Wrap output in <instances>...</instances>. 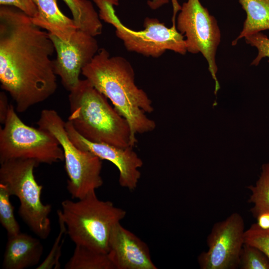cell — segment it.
I'll return each instance as SVG.
<instances>
[{"instance_id":"cell-20","label":"cell","mask_w":269,"mask_h":269,"mask_svg":"<svg viewBox=\"0 0 269 269\" xmlns=\"http://www.w3.org/2000/svg\"><path fill=\"white\" fill-rule=\"evenodd\" d=\"M10 196L5 186L0 183V222L8 236L21 232L19 225L14 214V207L10 202Z\"/></svg>"},{"instance_id":"cell-17","label":"cell","mask_w":269,"mask_h":269,"mask_svg":"<svg viewBox=\"0 0 269 269\" xmlns=\"http://www.w3.org/2000/svg\"><path fill=\"white\" fill-rule=\"evenodd\" d=\"M65 269H115L108 253L76 245Z\"/></svg>"},{"instance_id":"cell-14","label":"cell","mask_w":269,"mask_h":269,"mask_svg":"<svg viewBox=\"0 0 269 269\" xmlns=\"http://www.w3.org/2000/svg\"><path fill=\"white\" fill-rule=\"evenodd\" d=\"M8 238L2 262L4 269H24L38 265L43 252L40 240L20 232Z\"/></svg>"},{"instance_id":"cell-21","label":"cell","mask_w":269,"mask_h":269,"mask_svg":"<svg viewBox=\"0 0 269 269\" xmlns=\"http://www.w3.org/2000/svg\"><path fill=\"white\" fill-rule=\"evenodd\" d=\"M59 232L56 238L54 244L49 254L36 268V269H59L61 267L60 259L62 254V248L64 244L65 237L67 235V228L65 222L57 211Z\"/></svg>"},{"instance_id":"cell-7","label":"cell","mask_w":269,"mask_h":269,"mask_svg":"<svg viewBox=\"0 0 269 269\" xmlns=\"http://www.w3.org/2000/svg\"><path fill=\"white\" fill-rule=\"evenodd\" d=\"M36 124L54 135L63 149L68 177L67 189L72 198H83L103 185L102 160L72 142L66 130L65 122L55 110H42Z\"/></svg>"},{"instance_id":"cell-28","label":"cell","mask_w":269,"mask_h":269,"mask_svg":"<svg viewBox=\"0 0 269 269\" xmlns=\"http://www.w3.org/2000/svg\"><path fill=\"white\" fill-rule=\"evenodd\" d=\"M168 2L169 0H148L147 3L151 9L155 10Z\"/></svg>"},{"instance_id":"cell-8","label":"cell","mask_w":269,"mask_h":269,"mask_svg":"<svg viewBox=\"0 0 269 269\" xmlns=\"http://www.w3.org/2000/svg\"><path fill=\"white\" fill-rule=\"evenodd\" d=\"M3 125L0 128V163L23 159L52 164L64 160L63 149L55 137L39 128L26 125L11 104Z\"/></svg>"},{"instance_id":"cell-27","label":"cell","mask_w":269,"mask_h":269,"mask_svg":"<svg viewBox=\"0 0 269 269\" xmlns=\"http://www.w3.org/2000/svg\"><path fill=\"white\" fill-rule=\"evenodd\" d=\"M257 218L256 224L264 229H269V211L262 212L259 214Z\"/></svg>"},{"instance_id":"cell-2","label":"cell","mask_w":269,"mask_h":269,"mask_svg":"<svg viewBox=\"0 0 269 269\" xmlns=\"http://www.w3.org/2000/svg\"><path fill=\"white\" fill-rule=\"evenodd\" d=\"M81 74L93 86L110 100L115 109L128 122L134 144L136 134L153 131L155 122L145 113L153 111L147 94L135 83V74L130 62L120 56H111L100 48Z\"/></svg>"},{"instance_id":"cell-10","label":"cell","mask_w":269,"mask_h":269,"mask_svg":"<svg viewBox=\"0 0 269 269\" xmlns=\"http://www.w3.org/2000/svg\"><path fill=\"white\" fill-rule=\"evenodd\" d=\"M243 217L234 212L215 223L207 238L208 247L198 257L201 269H235L245 243Z\"/></svg>"},{"instance_id":"cell-4","label":"cell","mask_w":269,"mask_h":269,"mask_svg":"<svg viewBox=\"0 0 269 269\" xmlns=\"http://www.w3.org/2000/svg\"><path fill=\"white\" fill-rule=\"evenodd\" d=\"M61 214L67 235L76 245L108 253V241L113 227L126 216V211L109 201H102L95 191L83 198L61 203Z\"/></svg>"},{"instance_id":"cell-18","label":"cell","mask_w":269,"mask_h":269,"mask_svg":"<svg viewBox=\"0 0 269 269\" xmlns=\"http://www.w3.org/2000/svg\"><path fill=\"white\" fill-rule=\"evenodd\" d=\"M70 9L78 29L91 33L98 22V14L89 0H63Z\"/></svg>"},{"instance_id":"cell-12","label":"cell","mask_w":269,"mask_h":269,"mask_svg":"<svg viewBox=\"0 0 269 269\" xmlns=\"http://www.w3.org/2000/svg\"><path fill=\"white\" fill-rule=\"evenodd\" d=\"M65 129L72 142L78 148L89 151L101 160L114 164L119 171L120 185L130 190H134L140 178L139 168L143 165L142 159L133 150V147H121L105 143L92 142L81 135L69 122H65Z\"/></svg>"},{"instance_id":"cell-22","label":"cell","mask_w":269,"mask_h":269,"mask_svg":"<svg viewBox=\"0 0 269 269\" xmlns=\"http://www.w3.org/2000/svg\"><path fill=\"white\" fill-rule=\"evenodd\" d=\"M239 267L242 269H269V259L257 248L244 243Z\"/></svg>"},{"instance_id":"cell-24","label":"cell","mask_w":269,"mask_h":269,"mask_svg":"<svg viewBox=\"0 0 269 269\" xmlns=\"http://www.w3.org/2000/svg\"><path fill=\"white\" fill-rule=\"evenodd\" d=\"M245 39L246 43L255 47L258 52L251 65L258 66L264 58L268 57L269 59V38L267 35L260 32L246 36Z\"/></svg>"},{"instance_id":"cell-19","label":"cell","mask_w":269,"mask_h":269,"mask_svg":"<svg viewBox=\"0 0 269 269\" xmlns=\"http://www.w3.org/2000/svg\"><path fill=\"white\" fill-rule=\"evenodd\" d=\"M247 188L251 192L249 202L253 205L251 212L254 216L269 211V162L262 165L261 175L255 185Z\"/></svg>"},{"instance_id":"cell-11","label":"cell","mask_w":269,"mask_h":269,"mask_svg":"<svg viewBox=\"0 0 269 269\" xmlns=\"http://www.w3.org/2000/svg\"><path fill=\"white\" fill-rule=\"evenodd\" d=\"M49 35L56 54L53 60L54 72L63 87L70 92L81 80L82 69L98 52V43L95 36L78 29L68 41Z\"/></svg>"},{"instance_id":"cell-16","label":"cell","mask_w":269,"mask_h":269,"mask_svg":"<svg viewBox=\"0 0 269 269\" xmlns=\"http://www.w3.org/2000/svg\"><path fill=\"white\" fill-rule=\"evenodd\" d=\"M239 2L247 16L241 32L232 42L233 46L241 38L269 30V0H239Z\"/></svg>"},{"instance_id":"cell-1","label":"cell","mask_w":269,"mask_h":269,"mask_svg":"<svg viewBox=\"0 0 269 269\" xmlns=\"http://www.w3.org/2000/svg\"><path fill=\"white\" fill-rule=\"evenodd\" d=\"M49 33L15 7L0 6V83L23 113L54 94L57 75Z\"/></svg>"},{"instance_id":"cell-13","label":"cell","mask_w":269,"mask_h":269,"mask_svg":"<svg viewBox=\"0 0 269 269\" xmlns=\"http://www.w3.org/2000/svg\"><path fill=\"white\" fill-rule=\"evenodd\" d=\"M108 254L115 269H157L147 244L120 222L113 228Z\"/></svg>"},{"instance_id":"cell-9","label":"cell","mask_w":269,"mask_h":269,"mask_svg":"<svg viewBox=\"0 0 269 269\" xmlns=\"http://www.w3.org/2000/svg\"><path fill=\"white\" fill-rule=\"evenodd\" d=\"M176 27L186 37L187 51L192 54L200 52L206 59L215 81L214 93L216 95L220 87L216 76V54L221 41V32L216 19L199 0H188L181 7Z\"/></svg>"},{"instance_id":"cell-23","label":"cell","mask_w":269,"mask_h":269,"mask_svg":"<svg viewBox=\"0 0 269 269\" xmlns=\"http://www.w3.org/2000/svg\"><path fill=\"white\" fill-rule=\"evenodd\" d=\"M244 240L245 244L257 248L269 259V229H262L254 223L245 231Z\"/></svg>"},{"instance_id":"cell-3","label":"cell","mask_w":269,"mask_h":269,"mask_svg":"<svg viewBox=\"0 0 269 269\" xmlns=\"http://www.w3.org/2000/svg\"><path fill=\"white\" fill-rule=\"evenodd\" d=\"M69 121L83 137L92 142L134 147L127 121L86 79L69 92Z\"/></svg>"},{"instance_id":"cell-15","label":"cell","mask_w":269,"mask_h":269,"mask_svg":"<svg viewBox=\"0 0 269 269\" xmlns=\"http://www.w3.org/2000/svg\"><path fill=\"white\" fill-rule=\"evenodd\" d=\"M37 14L31 17L32 22L49 33L68 41L78 29L72 18L65 15L59 8L57 0H33Z\"/></svg>"},{"instance_id":"cell-6","label":"cell","mask_w":269,"mask_h":269,"mask_svg":"<svg viewBox=\"0 0 269 269\" xmlns=\"http://www.w3.org/2000/svg\"><path fill=\"white\" fill-rule=\"evenodd\" d=\"M32 159H15L0 163V183L5 186L10 196L20 202L18 214L30 230L45 240L51 232L49 215L50 204L41 199L43 186L36 181L34 169L39 165Z\"/></svg>"},{"instance_id":"cell-5","label":"cell","mask_w":269,"mask_h":269,"mask_svg":"<svg viewBox=\"0 0 269 269\" xmlns=\"http://www.w3.org/2000/svg\"><path fill=\"white\" fill-rule=\"evenodd\" d=\"M99 9V17L112 24L117 36L127 50L145 56L158 58L166 50L184 55L187 52L184 36L177 29L175 16L181 6L177 0H172L173 6L172 25L167 27L156 18L146 17L143 30L136 31L123 24L116 15L114 6L119 0H92Z\"/></svg>"},{"instance_id":"cell-26","label":"cell","mask_w":269,"mask_h":269,"mask_svg":"<svg viewBox=\"0 0 269 269\" xmlns=\"http://www.w3.org/2000/svg\"><path fill=\"white\" fill-rule=\"evenodd\" d=\"M10 104H8V99L5 91L0 93V122L4 124Z\"/></svg>"},{"instance_id":"cell-25","label":"cell","mask_w":269,"mask_h":269,"mask_svg":"<svg viewBox=\"0 0 269 269\" xmlns=\"http://www.w3.org/2000/svg\"><path fill=\"white\" fill-rule=\"evenodd\" d=\"M0 4L15 7L30 17H34L37 14V9L33 0H0Z\"/></svg>"}]
</instances>
